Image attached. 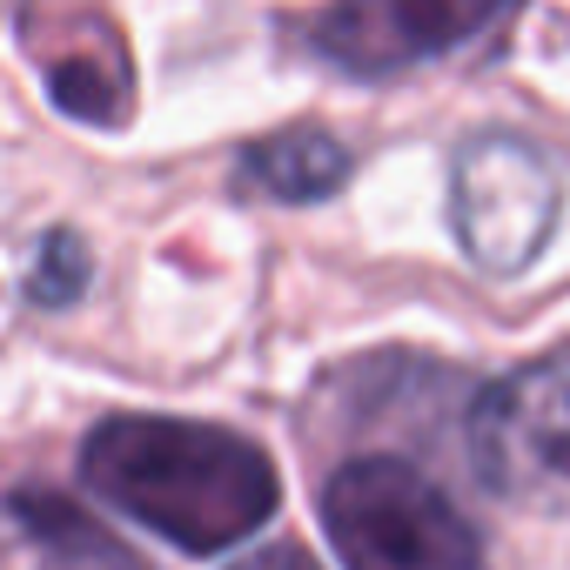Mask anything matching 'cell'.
<instances>
[{"instance_id": "6da1fadb", "label": "cell", "mask_w": 570, "mask_h": 570, "mask_svg": "<svg viewBox=\"0 0 570 570\" xmlns=\"http://www.w3.org/2000/svg\"><path fill=\"white\" fill-rule=\"evenodd\" d=\"M81 476L101 503L195 557L255 537L275 510V463L248 436L181 416H108L81 450Z\"/></svg>"}, {"instance_id": "8992f818", "label": "cell", "mask_w": 570, "mask_h": 570, "mask_svg": "<svg viewBox=\"0 0 570 570\" xmlns=\"http://www.w3.org/2000/svg\"><path fill=\"white\" fill-rule=\"evenodd\" d=\"M14 570H148L108 530H95L68 497L21 490L14 497Z\"/></svg>"}, {"instance_id": "52a82bcc", "label": "cell", "mask_w": 570, "mask_h": 570, "mask_svg": "<svg viewBox=\"0 0 570 570\" xmlns=\"http://www.w3.org/2000/svg\"><path fill=\"white\" fill-rule=\"evenodd\" d=\"M242 175H248L262 195H275V202H316V195L343 188L350 155H343V141L323 135V128H289V135L248 148Z\"/></svg>"}, {"instance_id": "5b68a950", "label": "cell", "mask_w": 570, "mask_h": 570, "mask_svg": "<svg viewBox=\"0 0 570 570\" xmlns=\"http://www.w3.org/2000/svg\"><path fill=\"white\" fill-rule=\"evenodd\" d=\"M517 0H336L316 21V48L343 75H403L476 41Z\"/></svg>"}, {"instance_id": "7a4b0ae2", "label": "cell", "mask_w": 570, "mask_h": 570, "mask_svg": "<svg viewBox=\"0 0 570 570\" xmlns=\"http://www.w3.org/2000/svg\"><path fill=\"white\" fill-rule=\"evenodd\" d=\"M323 523L350 570H490L470 517L403 456H356L323 490Z\"/></svg>"}, {"instance_id": "ba28073f", "label": "cell", "mask_w": 570, "mask_h": 570, "mask_svg": "<svg viewBox=\"0 0 570 570\" xmlns=\"http://www.w3.org/2000/svg\"><path fill=\"white\" fill-rule=\"evenodd\" d=\"M228 570H323L303 543H262V550H248L242 563H228Z\"/></svg>"}, {"instance_id": "3957f363", "label": "cell", "mask_w": 570, "mask_h": 570, "mask_svg": "<svg viewBox=\"0 0 570 570\" xmlns=\"http://www.w3.org/2000/svg\"><path fill=\"white\" fill-rule=\"evenodd\" d=\"M450 208L483 275H523L557 222V168L517 135H476L456 155Z\"/></svg>"}, {"instance_id": "277c9868", "label": "cell", "mask_w": 570, "mask_h": 570, "mask_svg": "<svg viewBox=\"0 0 570 570\" xmlns=\"http://www.w3.org/2000/svg\"><path fill=\"white\" fill-rule=\"evenodd\" d=\"M476 463L503 497H570V343L483 396Z\"/></svg>"}]
</instances>
